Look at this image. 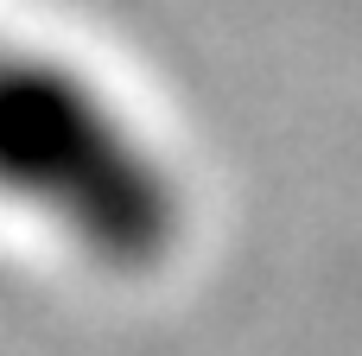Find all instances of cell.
<instances>
[{"label":"cell","mask_w":362,"mask_h":356,"mask_svg":"<svg viewBox=\"0 0 362 356\" xmlns=\"http://www.w3.org/2000/svg\"><path fill=\"white\" fill-rule=\"evenodd\" d=\"M0 191L95 268L146 274L178 248L185 204L159 153L64 64L0 32Z\"/></svg>","instance_id":"6da1fadb"}]
</instances>
